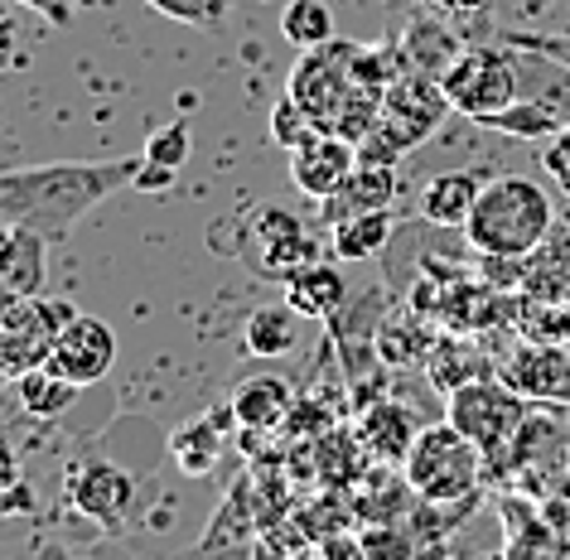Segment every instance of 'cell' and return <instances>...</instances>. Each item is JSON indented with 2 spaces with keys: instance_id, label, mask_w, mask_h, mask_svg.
<instances>
[{
  "instance_id": "obj_18",
  "label": "cell",
  "mask_w": 570,
  "mask_h": 560,
  "mask_svg": "<svg viewBox=\"0 0 570 560\" xmlns=\"http://www.w3.org/2000/svg\"><path fill=\"white\" fill-rule=\"evenodd\" d=\"M402 53H406L411 73L445 78V68L460 59V39L450 35V24H440V16H416L402 39Z\"/></svg>"
},
{
  "instance_id": "obj_25",
  "label": "cell",
  "mask_w": 570,
  "mask_h": 560,
  "mask_svg": "<svg viewBox=\"0 0 570 560\" xmlns=\"http://www.w3.org/2000/svg\"><path fill=\"white\" fill-rule=\"evenodd\" d=\"M315 136H320V121L309 117V111L295 102L291 92L271 107V146H281L285 155H291V150H301L305 140H315Z\"/></svg>"
},
{
  "instance_id": "obj_20",
  "label": "cell",
  "mask_w": 570,
  "mask_h": 560,
  "mask_svg": "<svg viewBox=\"0 0 570 560\" xmlns=\"http://www.w3.org/2000/svg\"><path fill=\"white\" fill-rule=\"evenodd\" d=\"M566 126H570V111L547 102V97L522 92L508 111H498L489 121V131H503V136H518V140H551V136H561Z\"/></svg>"
},
{
  "instance_id": "obj_10",
  "label": "cell",
  "mask_w": 570,
  "mask_h": 560,
  "mask_svg": "<svg viewBox=\"0 0 570 560\" xmlns=\"http://www.w3.org/2000/svg\"><path fill=\"white\" fill-rule=\"evenodd\" d=\"M353 165H358V146L344 140V136H334V131H320L315 140H305L301 150H291L295 189H301L305 198H315V204H324V198H334L338 189H344Z\"/></svg>"
},
{
  "instance_id": "obj_8",
  "label": "cell",
  "mask_w": 570,
  "mask_h": 560,
  "mask_svg": "<svg viewBox=\"0 0 570 560\" xmlns=\"http://www.w3.org/2000/svg\"><path fill=\"white\" fill-rule=\"evenodd\" d=\"M111 363H117V334H111V324L97 320V314H73V320L53 334V348L45 357V367H53L73 386L102 382Z\"/></svg>"
},
{
  "instance_id": "obj_16",
  "label": "cell",
  "mask_w": 570,
  "mask_h": 560,
  "mask_svg": "<svg viewBox=\"0 0 570 560\" xmlns=\"http://www.w3.org/2000/svg\"><path fill=\"white\" fill-rule=\"evenodd\" d=\"M291 382L276 377V372H252V377H242L233 386V415L242 430H271L285 421V411H291Z\"/></svg>"
},
{
  "instance_id": "obj_30",
  "label": "cell",
  "mask_w": 570,
  "mask_h": 560,
  "mask_svg": "<svg viewBox=\"0 0 570 560\" xmlns=\"http://www.w3.org/2000/svg\"><path fill=\"white\" fill-rule=\"evenodd\" d=\"M16 6L35 10V16H45L49 24H73V16L88 6V0H16Z\"/></svg>"
},
{
  "instance_id": "obj_2",
  "label": "cell",
  "mask_w": 570,
  "mask_h": 560,
  "mask_svg": "<svg viewBox=\"0 0 570 560\" xmlns=\"http://www.w3.org/2000/svg\"><path fill=\"white\" fill-rule=\"evenodd\" d=\"M556 227V204L537 179L527 175H498L483 184L474 213L464 223V237L479 256L493 262H527L547 247Z\"/></svg>"
},
{
  "instance_id": "obj_14",
  "label": "cell",
  "mask_w": 570,
  "mask_h": 560,
  "mask_svg": "<svg viewBox=\"0 0 570 560\" xmlns=\"http://www.w3.org/2000/svg\"><path fill=\"white\" fill-rule=\"evenodd\" d=\"M503 556L508 560H570L561 531L512 498L503 502Z\"/></svg>"
},
{
  "instance_id": "obj_7",
  "label": "cell",
  "mask_w": 570,
  "mask_h": 560,
  "mask_svg": "<svg viewBox=\"0 0 570 560\" xmlns=\"http://www.w3.org/2000/svg\"><path fill=\"white\" fill-rule=\"evenodd\" d=\"M237 256L247 262L256 276H271V281H291L301 276L305 266L324 262L320 256V242L305 233V223L295 218L291 208L281 204H262L252 218H242V242H237Z\"/></svg>"
},
{
  "instance_id": "obj_12",
  "label": "cell",
  "mask_w": 570,
  "mask_h": 560,
  "mask_svg": "<svg viewBox=\"0 0 570 560\" xmlns=\"http://www.w3.org/2000/svg\"><path fill=\"white\" fill-rule=\"evenodd\" d=\"M483 184L489 179H479L474 169H440L421 189V218L431 227H464L483 194Z\"/></svg>"
},
{
  "instance_id": "obj_28",
  "label": "cell",
  "mask_w": 570,
  "mask_h": 560,
  "mask_svg": "<svg viewBox=\"0 0 570 560\" xmlns=\"http://www.w3.org/2000/svg\"><path fill=\"white\" fill-rule=\"evenodd\" d=\"M146 6H155L160 16L179 24H194V30H218L227 10H233V0H146Z\"/></svg>"
},
{
  "instance_id": "obj_37",
  "label": "cell",
  "mask_w": 570,
  "mask_h": 560,
  "mask_svg": "<svg viewBox=\"0 0 570 560\" xmlns=\"http://www.w3.org/2000/svg\"><path fill=\"white\" fill-rule=\"evenodd\" d=\"M68 560H88V556H68Z\"/></svg>"
},
{
  "instance_id": "obj_11",
  "label": "cell",
  "mask_w": 570,
  "mask_h": 560,
  "mask_svg": "<svg viewBox=\"0 0 570 560\" xmlns=\"http://www.w3.org/2000/svg\"><path fill=\"white\" fill-rule=\"evenodd\" d=\"M503 382L512 392H522L527 401H541V406H566L570 401V357L556 343H527L508 357Z\"/></svg>"
},
{
  "instance_id": "obj_24",
  "label": "cell",
  "mask_w": 570,
  "mask_h": 560,
  "mask_svg": "<svg viewBox=\"0 0 570 560\" xmlns=\"http://www.w3.org/2000/svg\"><path fill=\"white\" fill-rule=\"evenodd\" d=\"M73 396H78V386L68 377H59L53 367L20 372V406L30 415H63L68 406H73Z\"/></svg>"
},
{
  "instance_id": "obj_15",
  "label": "cell",
  "mask_w": 570,
  "mask_h": 560,
  "mask_svg": "<svg viewBox=\"0 0 570 560\" xmlns=\"http://www.w3.org/2000/svg\"><path fill=\"white\" fill-rule=\"evenodd\" d=\"M285 299L295 305L301 320H324L330 324L334 314L348 305V281H344V271L338 266L315 262V266H305L301 276L285 281Z\"/></svg>"
},
{
  "instance_id": "obj_22",
  "label": "cell",
  "mask_w": 570,
  "mask_h": 560,
  "mask_svg": "<svg viewBox=\"0 0 570 560\" xmlns=\"http://www.w3.org/2000/svg\"><path fill=\"white\" fill-rule=\"evenodd\" d=\"M169 454H175V464L189 473V479H204V473L218 464V454H223V430L213 425L208 415L184 421L175 435H169Z\"/></svg>"
},
{
  "instance_id": "obj_23",
  "label": "cell",
  "mask_w": 570,
  "mask_h": 560,
  "mask_svg": "<svg viewBox=\"0 0 570 560\" xmlns=\"http://www.w3.org/2000/svg\"><path fill=\"white\" fill-rule=\"evenodd\" d=\"M281 39L295 49H320L334 39V10L324 0H285L281 10Z\"/></svg>"
},
{
  "instance_id": "obj_21",
  "label": "cell",
  "mask_w": 570,
  "mask_h": 560,
  "mask_svg": "<svg viewBox=\"0 0 570 560\" xmlns=\"http://www.w3.org/2000/svg\"><path fill=\"white\" fill-rule=\"evenodd\" d=\"M392 213H353V218H338L330 223V242H334V256L344 262H363V256H377L392 237Z\"/></svg>"
},
{
  "instance_id": "obj_34",
  "label": "cell",
  "mask_w": 570,
  "mask_h": 560,
  "mask_svg": "<svg viewBox=\"0 0 570 560\" xmlns=\"http://www.w3.org/2000/svg\"><path fill=\"white\" fill-rule=\"evenodd\" d=\"M551 179H556V184H561V194L570 198V165H561V169H551Z\"/></svg>"
},
{
  "instance_id": "obj_4",
  "label": "cell",
  "mask_w": 570,
  "mask_h": 560,
  "mask_svg": "<svg viewBox=\"0 0 570 560\" xmlns=\"http://www.w3.org/2000/svg\"><path fill=\"white\" fill-rule=\"evenodd\" d=\"M440 88H445L450 111H460L464 121L489 126L498 111H508L522 97V63L503 39L498 45H474L460 49V59L445 68Z\"/></svg>"
},
{
  "instance_id": "obj_1",
  "label": "cell",
  "mask_w": 570,
  "mask_h": 560,
  "mask_svg": "<svg viewBox=\"0 0 570 560\" xmlns=\"http://www.w3.org/2000/svg\"><path fill=\"white\" fill-rule=\"evenodd\" d=\"M146 155L126 160H59V165H30L0 175V218L16 223L20 233H35L45 242H59L78 218L111 198L126 184H136Z\"/></svg>"
},
{
  "instance_id": "obj_3",
  "label": "cell",
  "mask_w": 570,
  "mask_h": 560,
  "mask_svg": "<svg viewBox=\"0 0 570 560\" xmlns=\"http://www.w3.org/2000/svg\"><path fill=\"white\" fill-rule=\"evenodd\" d=\"M483 464L489 459H483L479 444L445 421V425H421V435L411 440L402 459V473L411 493H421L425 502H460L479 488Z\"/></svg>"
},
{
  "instance_id": "obj_5",
  "label": "cell",
  "mask_w": 570,
  "mask_h": 560,
  "mask_svg": "<svg viewBox=\"0 0 570 560\" xmlns=\"http://www.w3.org/2000/svg\"><path fill=\"white\" fill-rule=\"evenodd\" d=\"M353 49L358 45H348V39H330V45H320V49H305L301 63H295V73H291V88L285 92L320 121V131L338 136L353 102H358L363 92H373L353 78Z\"/></svg>"
},
{
  "instance_id": "obj_26",
  "label": "cell",
  "mask_w": 570,
  "mask_h": 560,
  "mask_svg": "<svg viewBox=\"0 0 570 560\" xmlns=\"http://www.w3.org/2000/svg\"><path fill=\"white\" fill-rule=\"evenodd\" d=\"M479 363H483V357L474 348H464V343H445V348L431 353V382L450 396L454 386H464V382H474V377H489Z\"/></svg>"
},
{
  "instance_id": "obj_31",
  "label": "cell",
  "mask_w": 570,
  "mask_h": 560,
  "mask_svg": "<svg viewBox=\"0 0 570 560\" xmlns=\"http://www.w3.org/2000/svg\"><path fill=\"white\" fill-rule=\"evenodd\" d=\"M16 39H20V24H16V0H0V73L16 63Z\"/></svg>"
},
{
  "instance_id": "obj_27",
  "label": "cell",
  "mask_w": 570,
  "mask_h": 560,
  "mask_svg": "<svg viewBox=\"0 0 570 560\" xmlns=\"http://www.w3.org/2000/svg\"><path fill=\"white\" fill-rule=\"evenodd\" d=\"M140 155H146V165H160V169H184V160H189V126L184 121H169V126H155V131L146 136V146H140Z\"/></svg>"
},
{
  "instance_id": "obj_32",
  "label": "cell",
  "mask_w": 570,
  "mask_h": 560,
  "mask_svg": "<svg viewBox=\"0 0 570 560\" xmlns=\"http://www.w3.org/2000/svg\"><path fill=\"white\" fill-rule=\"evenodd\" d=\"M416 6L435 10V16H479L489 0H416Z\"/></svg>"
},
{
  "instance_id": "obj_33",
  "label": "cell",
  "mask_w": 570,
  "mask_h": 560,
  "mask_svg": "<svg viewBox=\"0 0 570 560\" xmlns=\"http://www.w3.org/2000/svg\"><path fill=\"white\" fill-rule=\"evenodd\" d=\"M541 165H547V169L570 165V126H566L561 136H551V146H547V155H541Z\"/></svg>"
},
{
  "instance_id": "obj_6",
  "label": "cell",
  "mask_w": 570,
  "mask_h": 560,
  "mask_svg": "<svg viewBox=\"0 0 570 560\" xmlns=\"http://www.w3.org/2000/svg\"><path fill=\"white\" fill-rule=\"evenodd\" d=\"M527 415H532V401L512 392L503 377H474L450 392L445 421L460 435L474 440L483 459H503L512 450V440H518V430L527 425Z\"/></svg>"
},
{
  "instance_id": "obj_13",
  "label": "cell",
  "mask_w": 570,
  "mask_h": 560,
  "mask_svg": "<svg viewBox=\"0 0 570 560\" xmlns=\"http://www.w3.org/2000/svg\"><path fill=\"white\" fill-rule=\"evenodd\" d=\"M392 204H396V165L358 160L353 175L344 179V189L324 198V213H330V223H338V218H353V213H387Z\"/></svg>"
},
{
  "instance_id": "obj_36",
  "label": "cell",
  "mask_w": 570,
  "mask_h": 560,
  "mask_svg": "<svg viewBox=\"0 0 570 560\" xmlns=\"http://www.w3.org/2000/svg\"><path fill=\"white\" fill-rule=\"evenodd\" d=\"M469 560H508L503 551H498V556H469Z\"/></svg>"
},
{
  "instance_id": "obj_29",
  "label": "cell",
  "mask_w": 570,
  "mask_h": 560,
  "mask_svg": "<svg viewBox=\"0 0 570 560\" xmlns=\"http://www.w3.org/2000/svg\"><path fill=\"white\" fill-rule=\"evenodd\" d=\"M503 45L508 49H522V53H541V59L570 68V35H532V30H503Z\"/></svg>"
},
{
  "instance_id": "obj_35",
  "label": "cell",
  "mask_w": 570,
  "mask_h": 560,
  "mask_svg": "<svg viewBox=\"0 0 570 560\" xmlns=\"http://www.w3.org/2000/svg\"><path fill=\"white\" fill-rule=\"evenodd\" d=\"M541 6H551V0H527V16H537Z\"/></svg>"
},
{
  "instance_id": "obj_19",
  "label": "cell",
  "mask_w": 570,
  "mask_h": 560,
  "mask_svg": "<svg viewBox=\"0 0 570 560\" xmlns=\"http://www.w3.org/2000/svg\"><path fill=\"white\" fill-rule=\"evenodd\" d=\"M301 338V314L295 305H256L247 314V328H242V343H247L252 357H285Z\"/></svg>"
},
{
  "instance_id": "obj_17",
  "label": "cell",
  "mask_w": 570,
  "mask_h": 560,
  "mask_svg": "<svg viewBox=\"0 0 570 560\" xmlns=\"http://www.w3.org/2000/svg\"><path fill=\"white\" fill-rule=\"evenodd\" d=\"M358 435H363V450H373L377 459L402 464L406 450H411V440L421 435V421L402 406V401H373V406L363 411Z\"/></svg>"
},
{
  "instance_id": "obj_9",
  "label": "cell",
  "mask_w": 570,
  "mask_h": 560,
  "mask_svg": "<svg viewBox=\"0 0 570 560\" xmlns=\"http://www.w3.org/2000/svg\"><path fill=\"white\" fill-rule=\"evenodd\" d=\"M68 502L78 517H88L102 531H121L126 512L136 502V479L111 459H82L68 473Z\"/></svg>"
}]
</instances>
